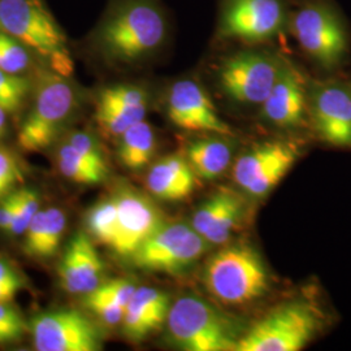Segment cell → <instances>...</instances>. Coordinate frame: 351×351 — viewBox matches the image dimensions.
<instances>
[{
	"label": "cell",
	"instance_id": "cell-1",
	"mask_svg": "<svg viewBox=\"0 0 351 351\" xmlns=\"http://www.w3.org/2000/svg\"><path fill=\"white\" fill-rule=\"evenodd\" d=\"M175 34L162 0H111L90 38L103 62L117 66L147 63L168 49Z\"/></svg>",
	"mask_w": 351,
	"mask_h": 351
},
{
	"label": "cell",
	"instance_id": "cell-2",
	"mask_svg": "<svg viewBox=\"0 0 351 351\" xmlns=\"http://www.w3.org/2000/svg\"><path fill=\"white\" fill-rule=\"evenodd\" d=\"M288 37L320 77L339 75L351 60V24L336 0H290Z\"/></svg>",
	"mask_w": 351,
	"mask_h": 351
},
{
	"label": "cell",
	"instance_id": "cell-3",
	"mask_svg": "<svg viewBox=\"0 0 351 351\" xmlns=\"http://www.w3.org/2000/svg\"><path fill=\"white\" fill-rule=\"evenodd\" d=\"M211 63L213 86L237 108L258 110L276 84L287 52L278 46L219 45Z\"/></svg>",
	"mask_w": 351,
	"mask_h": 351
},
{
	"label": "cell",
	"instance_id": "cell-4",
	"mask_svg": "<svg viewBox=\"0 0 351 351\" xmlns=\"http://www.w3.org/2000/svg\"><path fill=\"white\" fill-rule=\"evenodd\" d=\"M289 13L290 0H217L211 45L278 46Z\"/></svg>",
	"mask_w": 351,
	"mask_h": 351
},
{
	"label": "cell",
	"instance_id": "cell-5",
	"mask_svg": "<svg viewBox=\"0 0 351 351\" xmlns=\"http://www.w3.org/2000/svg\"><path fill=\"white\" fill-rule=\"evenodd\" d=\"M330 315L319 302L282 303L245 332L236 351H300L320 336Z\"/></svg>",
	"mask_w": 351,
	"mask_h": 351
},
{
	"label": "cell",
	"instance_id": "cell-6",
	"mask_svg": "<svg viewBox=\"0 0 351 351\" xmlns=\"http://www.w3.org/2000/svg\"><path fill=\"white\" fill-rule=\"evenodd\" d=\"M0 30L46 60L53 72L72 73L68 40L42 0H0Z\"/></svg>",
	"mask_w": 351,
	"mask_h": 351
},
{
	"label": "cell",
	"instance_id": "cell-7",
	"mask_svg": "<svg viewBox=\"0 0 351 351\" xmlns=\"http://www.w3.org/2000/svg\"><path fill=\"white\" fill-rule=\"evenodd\" d=\"M203 278L213 297L229 306L256 301L269 288V275L263 259L247 243L217 251L206 264Z\"/></svg>",
	"mask_w": 351,
	"mask_h": 351
},
{
	"label": "cell",
	"instance_id": "cell-8",
	"mask_svg": "<svg viewBox=\"0 0 351 351\" xmlns=\"http://www.w3.org/2000/svg\"><path fill=\"white\" fill-rule=\"evenodd\" d=\"M167 326L169 339L181 350L236 351L241 339L229 316L195 295L171 304Z\"/></svg>",
	"mask_w": 351,
	"mask_h": 351
},
{
	"label": "cell",
	"instance_id": "cell-9",
	"mask_svg": "<svg viewBox=\"0 0 351 351\" xmlns=\"http://www.w3.org/2000/svg\"><path fill=\"white\" fill-rule=\"evenodd\" d=\"M77 106L75 88L66 77L56 72L45 73L38 81L32 110L20 128L19 146L26 152L49 147Z\"/></svg>",
	"mask_w": 351,
	"mask_h": 351
},
{
	"label": "cell",
	"instance_id": "cell-10",
	"mask_svg": "<svg viewBox=\"0 0 351 351\" xmlns=\"http://www.w3.org/2000/svg\"><path fill=\"white\" fill-rule=\"evenodd\" d=\"M310 129L323 143L351 150V88L342 75L308 77Z\"/></svg>",
	"mask_w": 351,
	"mask_h": 351
},
{
	"label": "cell",
	"instance_id": "cell-11",
	"mask_svg": "<svg viewBox=\"0 0 351 351\" xmlns=\"http://www.w3.org/2000/svg\"><path fill=\"white\" fill-rule=\"evenodd\" d=\"M164 111L168 121L189 133L233 136L232 126L221 117L210 90L199 78H176L164 91Z\"/></svg>",
	"mask_w": 351,
	"mask_h": 351
},
{
	"label": "cell",
	"instance_id": "cell-12",
	"mask_svg": "<svg viewBox=\"0 0 351 351\" xmlns=\"http://www.w3.org/2000/svg\"><path fill=\"white\" fill-rule=\"evenodd\" d=\"M208 247L211 243L193 226L164 223L130 259L141 269L175 275L190 268Z\"/></svg>",
	"mask_w": 351,
	"mask_h": 351
},
{
	"label": "cell",
	"instance_id": "cell-13",
	"mask_svg": "<svg viewBox=\"0 0 351 351\" xmlns=\"http://www.w3.org/2000/svg\"><path fill=\"white\" fill-rule=\"evenodd\" d=\"M300 156L295 143L267 141L245 151L233 167L234 182L247 195L263 198L285 177Z\"/></svg>",
	"mask_w": 351,
	"mask_h": 351
},
{
	"label": "cell",
	"instance_id": "cell-14",
	"mask_svg": "<svg viewBox=\"0 0 351 351\" xmlns=\"http://www.w3.org/2000/svg\"><path fill=\"white\" fill-rule=\"evenodd\" d=\"M308 77L287 53L275 86L256 112L259 120L281 130L310 128Z\"/></svg>",
	"mask_w": 351,
	"mask_h": 351
},
{
	"label": "cell",
	"instance_id": "cell-15",
	"mask_svg": "<svg viewBox=\"0 0 351 351\" xmlns=\"http://www.w3.org/2000/svg\"><path fill=\"white\" fill-rule=\"evenodd\" d=\"M32 333L38 351H97L101 346L97 326L77 310L38 314L32 320Z\"/></svg>",
	"mask_w": 351,
	"mask_h": 351
},
{
	"label": "cell",
	"instance_id": "cell-16",
	"mask_svg": "<svg viewBox=\"0 0 351 351\" xmlns=\"http://www.w3.org/2000/svg\"><path fill=\"white\" fill-rule=\"evenodd\" d=\"M150 104V90L145 85L113 84L97 95L95 121L106 136L119 138L130 126L146 119Z\"/></svg>",
	"mask_w": 351,
	"mask_h": 351
},
{
	"label": "cell",
	"instance_id": "cell-17",
	"mask_svg": "<svg viewBox=\"0 0 351 351\" xmlns=\"http://www.w3.org/2000/svg\"><path fill=\"white\" fill-rule=\"evenodd\" d=\"M117 234L112 250L130 258L163 226V216L152 202L134 189H121L116 195Z\"/></svg>",
	"mask_w": 351,
	"mask_h": 351
},
{
	"label": "cell",
	"instance_id": "cell-18",
	"mask_svg": "<svg viewBox=\"0 0 351 351\" xmlns=\"http://www.w3.org/2000/svg\"><path fill=\"white\" fill-rule=\"evenodd\" d=\"M245 215V202L241 195L219 189L203 202L193 215L191 226L211 245H223L232 237Z\"/></svg>",
	"mask_w": 351,
	"mask_h": 351
},
{
	"label": "cell",
	"instance_id": "cell-19",
	"mask_svg": "<svg viewBox=\"0 0 351 351\" xmlns=\"http://www.w3.org/2000/svg\"><path fill=\"white\" fill-rule=\"evenodd\" d=\"M104 265L88 234L78 233L71 239L59 265V277L69 294H88L101 284Z\"/></svg>",
	"mask_w": 351,
	"mask_h": 351
},
{
	"label": "cell",
	"instance_id": "cell-20",
	"mask_svg": "<svg viewBox=\"0 0 351 351\" xmlns=\"http://www.w3.org/2000/svg\"><path fill=\"white\" fill-rule=\"evenodd\" d=\"M171 301L159 289L137 288L132 301L126 306L123 319V332L132 342L147 339L167 322Z\"/></svg>",
	"mask_w": 351,
	"mask_h": 351
},
{
	"label": "cell",
	"instance_id": "cell-21",
	"mask_svg": "<svg viewBox=\"0 0 351 351\" xmlns=\"http://www.w3.org/2000/svg\"><path fill=\"white\" fill-rule=\"evenodd\" d=\"M197 178L186 156L172 154L151 167L147 175V188L158 199L184 201L193 194Z\"/></svg>",
	"mask_w": 351,
	"mask_h": 351
},
{
	"label": "cell",
	"instance_id": "cell-22",
	"mask_svg": "<svg viewBox=\"0 0 351 351\" xmlns=\"http://www.w3.org/2000/svg\"><path fill=\"white\" fill-rule=\"evenodd\" d=\"M185 156L197 177L210 181L228 169L233 158V149L229 137L211 134V137L190 142Z\"/></svg>",
	"mask_w": 351,
	"mask_h": 351
},
{
	"label": "cell",
	"instance_id": "cell-23",
	"mask_svg": "<svg viewBox=\"0 0 351 351\" xmlns=\"http://www.w3.org/2000/svg\"><path fill=\"white\" fill-rule=\"evenodd\" d=\"M117 139V155L126 169L137 172L150 163L156 150V134L146 119L130 126Z\"/></svg>",
	"mask_w": 351,
	"mask_h": 351
},
{
	"label": "cell",
	"instance_id": "cell-24",
	"mask_svg": "<svg viewBox=\"0 0 351 351\" xmlns=\"http://www.w3.org/2000/svg\"><path fill=\"white\" fill-rule=\"evenodd\" d=\"M56 163L62 175L80 185H97L107 178V172L88 163V160L68 142L56 154Z\"/></svg>",
	"mask_w": 351,
	"mask_h": 351
},
{
	"label": "cell",
	"instance_id": "cell-25",
	"mask_svg": "<svg viewBox=\"0 0 351 351\" xmlns=\"http://www.w3.org/2000/svg\"><path fill=\"white\" fill-rule=\"evenodd\" d=\"M86 223L91 236L112 249L117 234V204L114 195L93 206Z\"/></svg>",
	"mask_w": 351,
	"mask_h": 351
},
{
	"label": "cell",
	"instance_id": "cell-26",
	"mask_svg": "<svg viewBox=\"0 0 351 351\" xmlns=\"http://www.w3.org/2000/svg\"><path fill=\"white\" fill-rule=\"evenodd\" d=\"M32 64V52L17 39L0 30V71L21 75Z\"/></svg>",
	"mask_w": 351,
	"mask_h": 351
},
{
	"label": "cell",
	"instance_id": "cell-27",
	"mask_svg": "<svg viewBox=\"0 0 351 351\" xmlns=\"http://www.w3.org/2000/svg\"><path fill=\"white\" fill-rule=\"evenodd\" d=\"M30 88L29 80L21 75L0 71V107L8 113L20 110Z\"/></svg>",
	"mask_w": 351,
	"mask_h": 351
},
{
	"label": "cell",
	"instance_id": "cell-28",
	"mask_svg": "<svg viewBox=\"0 0 351 351\" xmlns=\"http://www.w3.org/2000/svg\"><path fill=\"white\" fill-rule=\"evenodd\" d=\"M66 228V216L63 210L51 207L46 210L45 234L39 251V259L51 258L60 246Z\"/></svg>",
	"mask_w": 351,
	"mask_h": 351
},
{
	"label": "cell",
	"instance_id": "cell-29",
	"mask_svg": "<svg viewBox=\"0 0 351 351\" xmlns=\"http://www.w3.org/2000/svg\"><path fill=\"white\" fill-rule=\"evenodd\" d=\"M40 211L39 208V194L33 189L17 190V204L13 217L10 233L13 236H23L26 228L33 220V217Z\"/></svg>",
	"mask_w": 351,
	"mask_h": 351
},
{
	"label": "cell",
	"instance_id": "cell-30",
	"mask_svg": "<svg viewBox=\"0 0 351 351\" xmlns=\"http://www.w3.org/2000/svg\"><path fill=\"white\" fill-rule=\"evenodd\" d=\"M66 142L71 146H73L75 150L88 160V163L108 173V165L106 162L104 154L101 151V143L93 134H90L88 132H75L69 136Z\"/></svg>",
	"mask_w": 351,
	"mask_h": 351
},
{
	"label": "cell",
	"instance_id": "cell-31",
	"mask_svg": "<svg viewBox=\"0 0 351 351\" xmlns=\"http://www.w3.org/2000/svg\"><path fill=\"white\" fill-rule=\"evenodd\" d=\"M24 181L23 168L11 151L0 147V198Z\"/></svg>",
	"mask_w": 351,
	"mask_h": 351
},
{
	"label": "cell",
	"instance_id": "cell-32",
	"mask_svg": "<svg viewBox=\"0 0 351 351\" xmlns=\"http://www.w3.org/2000/svg\"><path fill=\"white\" fill-rule=\"evenodd\" d=\"M85 304L93 314L97 315L103 323L108 326H117L123 323L125 307L114 303L111 300L103 298L101 295H97L94 293L86 294Z\"/></svg>",
	"mask_w": 351,
	"mask_h": 351
},
{
	"label": "cell",
	"instance_id": "cell-33",
	"mask_svg": "<svg viewBox=\"0 0 351 351\" xmlns=\"http://www.w3.org/2000/svg\"><path fill=\"white\" fill-rule=\"evenodd\" d=\"M137 287L134 282L125 280V278H114L107 282H101V285L95 290L90 291L97 295H101L103 298L111 300V301L125 307L132 301Z\"/></svg>",
	"mask_w": 351,
	"mask_h": 351
},
{
	"label": "cell",
	"instance_id": "cell-34",
	"mask_svg": "<svg viewBox=\"0 0 351 351\" xmlns=\"http://www.w3.org/2000/svg\"><path fill=\"white\" fill-rule=\"evenodd\" d=\"M45 226H46V210H40L33 217L29 226L26 228L25 239H24V252L27 256L39 258L40 245L45 234Z\"/></svg>",
	"mask_w": 351,
	"mask_h": 351
},
{
	"label": "cell",
	"instance_id": "cell-35",
	"mask_svg": "<svg viewBox=\"0 0 351 351\" xmlns=\"http://www.w3.org/2000/svg\"><path fill=\"white\" fill-rule=\"evenodd\" d=\"M0 328L10 329L20 335L24 333L25 324L21 319V315L10 303H0Z\"/></svg>",
	"mask_w": 351,
	"mask_h": 351
},
{
	"label": "cell",
	"instance_id": "cell-36",
	"mask_svg": "<svg viewBox=\"0 0 351 351\" xmlns=\"http://www.w3.org/2000/svg\"><path fill=\"white\" fill-rule=\"evenodd\" d=\"M16 204H17V191H11L10 194L0 198V230L10 233L14 213H16Z\"/></svg>",
	"mask_w": 351,
	"mask_h": 351
},
{
	"label": "cell",
	"instance_id": "cell-37",
	"mask_svg": "<svg viewBox=\"0 0 351 351\" xmlns=\"http://www.w3.org/2000/svg\"><path fill=\"white\" fill-rule=\"evenodd\" d=\"M21 288V281L0 282V303H10Z\"/></svg>",
	"mask_w": 351,
	"mask_h": 351
},
{
	"label": "cell",
	"instance_id": "cell-38",
	"mask_svg": "<svg viewBox=\"0 0 351 351\" xmlns=\"http://www.w3.org/2000/svg\"><path fill=\"white\" fill-rule=\"evenodd\" d=\"M12 281H21V280L10 264L0 261V282H12Z\"/></svg>",
	"mask_w": 351,
	"mask_h": 351
},
{
	"label": "cell",
	"instance_id": "cell-39",
	"mask_svg": "<svg viewBox=\"0 0 351 351\" xmlns=\"http://www.w3.org/2000/svg\"><path fill=\"white\" fill-rule=\"evenodd\" d=\"M21 336H23V335H20V333H17V332H13V330H10V329L0 328V345L13 342V341L20 339Z\"/></svg>",
	"mask_w": 351,
	"mask_h": 351
},
{
	"label": "cell",
	"instance_id": "cell-40",
	"mask_svg": "<svg viewBox=\"0 0 351 351\" xmlns=\"http://www.w3.org/2000/svg\"><path fill=\"white\" fill-rule=\"evenodd\" d=\"M7 111L0 107V139L5 136L7 132Z\"/></svg>",
	"mask_w": 351,
	"mask_h": 351
},
{
	"label": "cell",
	"instance_id": "cell-41",
	"mask_svg": "<svg viewBox=\"0 0 351 351\" xmlns=\"http://www.w3.org/2000/svg\"><path fill=\"white\" fill-rule=\"evenodd\" d=\"M348 81H349V85H350V88H351V77H350V78H348Z\"/></svg>",
	"mask_w": 351,
	"mask_h": 351
}]
</instances>
